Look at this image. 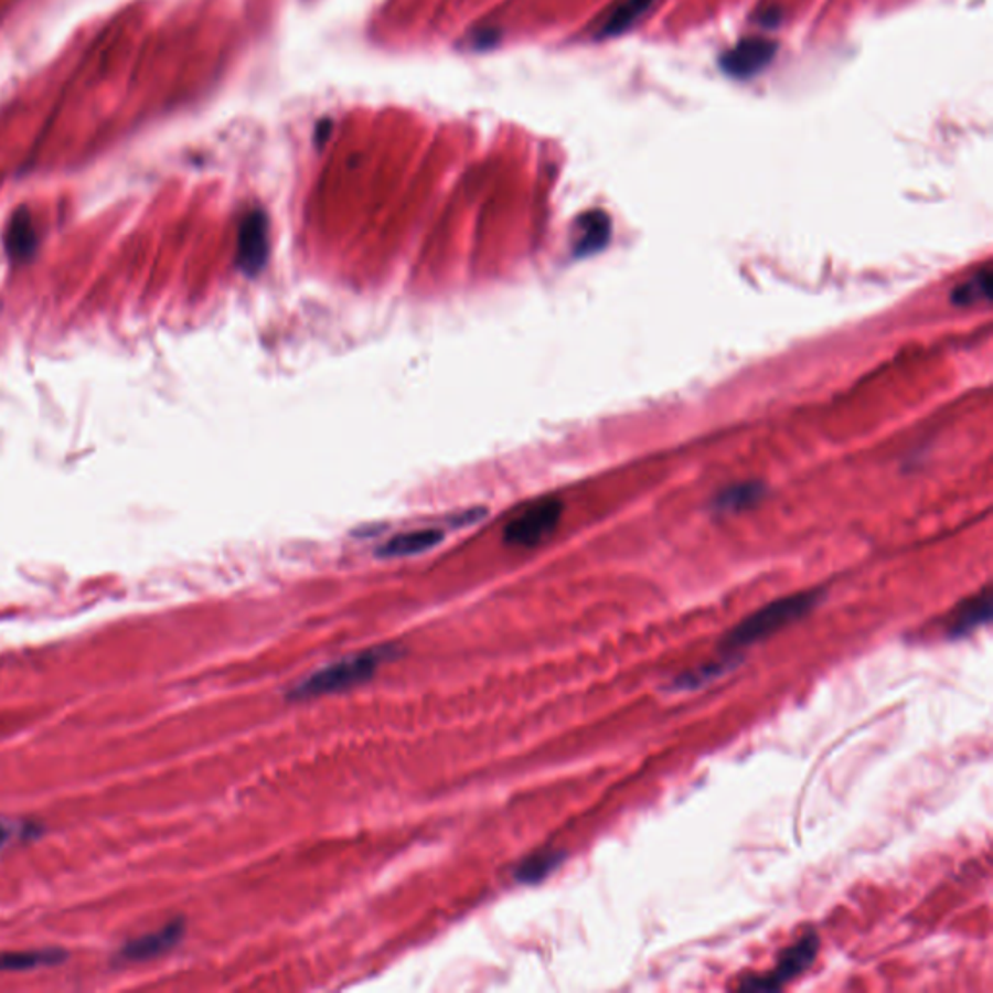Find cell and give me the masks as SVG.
Masks as SVG:
<instances>
[{"mask_svg":"<svg viewBox=\"0 0 993 993\" xmlns=\"http://www.w3.org/2000/svg\"><path fill=\"white\" fill-rule=\"evenodd\" d=\"M18 836H33V825L28 823H14V821H0V848L7 846Z\"/></svg>","mask_w":993,"mask_h":993,"instance_id":"ac0fdd59","label":"cell"},{"mask_svg":"<svg viewBox=\"0 0 993 993\" xmlns=\"http://www.w3.org/2000/svg\"><path fill=\"white\" fill-rule=\"evenodd\" d=\"M35 243H38V237L33 229L32 217L25 210H20L10 220L9 232H7L9 253L18 260H22L32 255Z\"/></svg>","mask_w":993,"mask_h":993,"instance_id":"4fadbf2b","label":"cell"},{"mask_svg":"<svg viewBox=\"0 0 993 993\" xmlns=\"http://www.w3.org/2000/svg\"><path fill=\"white\" fill-rule=\"evenodd\" d=\"M739 660H741V658H734L732 656V654H724V658H722V660H716V662H711V664L701 665V668H695V670H691V672L681 673L680 677H675V680H673L672 690H698V687H703V685H705V683H708V681L720 677L722 673L734 670V665H736Z\"/></svg>","mask_w":993,"mask_h":993,"instance_id":"5bb4252c","label":"cell"},{"mask_svg":"<svg viewBox=\"0 0 993 993\" xmlns=\"http://www.w3.org/2000/svg\"><path fill=\"white\" fill-rule=\"evenodd\" d=\"M821 592H801L786 596L777 601H770L755 613L745 617L739 626L734 627L722 639V654H736L741 649L751 647L755 642L767 639L772 633L780 631L782 627L792 623L796 619L805 616L808 611L818 606Z\"/></svg>","mask_w":993,"mask_h":993,"instance_id":"7a4b0ae2","label":"cell"},{"mask_svg":"<svg viewBox=\"0 0 993 993\" xmlns=\"http://www.w3.org/2000/svg\"><path fill=\"white\" fill-rule=\"evenodd\" d=\"M268 258V217L263 210H250L239 225L237 263L243 273L258 274Z\"/></svg>","mask_w":993,"mask_h":993,"instance_id":"8992f818","label":"cell"},{"mask_svg":"<svg viewBox=\"0 0 993 993\" xmlns=\"http://www.w3.org/2000/svg\"><path fill=\"white\" fill-rule=\"evenodd\" d=\"M563 857L565 854L557 850L534 852L532 856L522 859L519 867L514 869V877L522 885H536V883L544 882L547 875L553 874L562 865Z\"/></svg>","mask_w":993,"mask_h":993,"instance_id":"7c38bea8","label":"cell"},{"mask_svg":"<svg viewBox=\"0 0 993 993\" xmlns=\"http://www.w3.org/2000/svg\"><path fill=\"white\" fill-rule=\"evenodd\" d=\"M990 291H992V274H990L987 268H984L982 273L974 274L964 284L957 286V289L953 291V303L967 307V305L987 301Z\"/></svg>","mask_w":993,"mask_h":993,"instance_id":"2e32d148","label":"cell"},{"mask_svg":"<svg viewBox=\"0 0 993 993\" xmlns=\"http://www.w3.org/2000/svg\"><path fill=\"white\" fill-rule=\"evenodd\" d=\"M992 619V596L990 590H984L978 596H972L970 600L962 601L957 608L951 623L947 627V637L949 639H964L967 634L974 633L982 626H987Z\"/></svg>","mask_w":993,"mask_h":993,"instance_id":"ba28073f","label":"cell"},{"mask_svg":"<svg viewBox=\"0 0 993 993\" xmlns=\"http://www.w3.org/2000/svg\"><path fill=\"white\" fill-rule=\"evenodd\" d=\"M562 501L545 496L524 506L513 521L506 524L505 542L514 547H536L552 536L562 521Z\"/></svg>","mask_w":993,"mask_h":993,"instance_id":"3957f363","label":"cell"},{"mask_svg":"<svg viewBox=\"0 0 993 993\" xmlns=\"http://www.w3.org/2000/svg\"><path fill=\"white\" fill-rule=\"evenodd\" d=\"M777 51L775 41L761 35H749L737 41L734 47L720 56L722 71L736 81H749L772 63Z\"/></svg>","mask_w":993,"mask_h":993,"instance_id":"5b68a950","label":"cell"},{"mask_svg":"<svg viewBox=\"0 0 993 993\" xmlns=\"http://www.w3.org/2000/svg\"><path fill=\"white\" fill-rule=\"evenodd\" d=\"M611 235V222L606 212L601 210H590L577 222V239H575V248L577 255H592L596 250H600L608 243Z\"/></svg>","mask_w":993,"mask_h":993,"instance_id":"30bf717a","label":"cell"},{"mask_svg":"<svg viewBox=\"0 0 993 993\" xmlns=\"http://www.w3.org/2000/svg\"><path fill=\"white\" fill-rule=\"evenodd\" d=\"M762 495V488L759 483H739L734 488L726 489L718 499V509L722 511H737L745 506L754 505Z\"/></svg>","mask_w":993,"mask_h":993,"instance_id":"e0dca14e","label":"cell"},{"mask_svg":"<svg viewBox=\"0 0 993 993\" xmlns=\"http://www.w3.org/2000/svg\"><path fill=\"white\" fill-rule=\"evenodd\" d=\"M398 650L401 649L396 644H381L375 649L361 650L357 654L344 658L337 664L327 665L299 681L293 690H289L288 697L291 701H309L330 693L352 690L355 685L371 680L381 665L398 656Z\"/></svg>","mask_w":993,"mask_h":993,"instance_id":"6da1fadb","label":"cell"},{"mask_svg":"<svg viewBox=\"0 0 993 993\" xmlns=\"http://www.w3.org/2000/svg\"><path fill=\"white\" fill-rule=\"evenodd\" d=\"M66 953L61 949L47 951H20V953L0 954V970H32L40 967H53L65 961Z\"/></svg>","mask_w":993,"mask_h":993,"instance_id":"9a60e30c","label":"cell"},{"mask_svg":"<svg viewBox=\"0 0 993 993\" xmlns=\"http://www.w3.org/2000/svg\"><path fill=\"white\" fill-rule=\"evenodd\" d=\"M184 921H169L163 928L152 933H146L142 938L132 939L127 946H122L119 961L145 962L158 959L163 953L171 951L183 939Z\"/></svg>","mask_w":993,"mask_h":993,"instance_id":"52a82bcc","label":"cell"},{"mask_svg":"<svg viewBox=\"0 0 993 993\" xmlns=\"http://www.w3.org/2000/svg\"><path fill=\"white\" fill-rule=\"evenodd\" d=\"M441 530H416V532H406L401 536H394L386 542L378 555L383 557H409L417 553L427 552L437 544H441Z\"/></svg>","mask_w":993,"mask_h":993,"instance_id":"8fae6325","label":"cell"},{"mask_svg":"<svg viewBox=\"0 0 993 993\" xmlns=\"http://www.w3.org/2000/svg\"><path fill=\"white\" fill-rule=\"evenodd\" d=\"M656 0H617L616 4L608 10V14L604 17L600 28H598V38L608 40V38H617L621 33H626L631 25L637 24L654 4Z\"/></svg>","mask_w":993,"mask_h":993,"instance_id":"9c48e42d","label":"cell"},{"mask_svg":"<svg viewBox=\"0 0 993 993\" xmlns=\"http://www.w3.org/2000/svg\"><path fill=\"white\" fill-rule=\"evenodd\" d=\"M819 936L815 931H808L803 938L798 939L793 946L788 947L786 951L778 957L777 967L762 974V976L747 978L739 990L747 992H775L780 990L782 985L788 984L790 980L800 976L801 972L810 969L815 957L819 953Z\"/></svg>","mask_w":993,"mask_h":993,"instance_id":"277c9868","label":"cell"}]
</instances>
